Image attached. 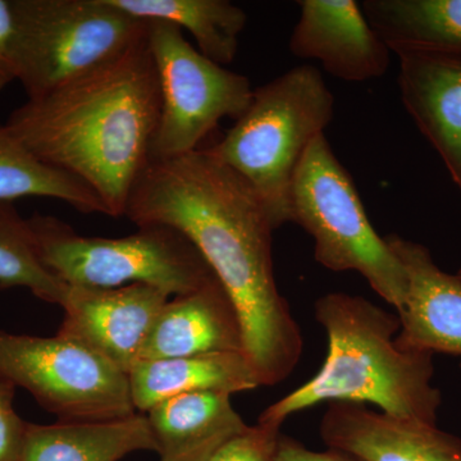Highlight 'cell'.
Here are the masks:
<instances>
[{
  "label": "cell",
  "instance_id": "cell-5",
  "mask_svg": "<svg viewBox=\"0 0 461 461\" xmlns=\"http://www.w3.org/2000/svg\"><path fill=\"white\" fill-rule=\"evenodd\" d=\"M42 266L69 286L144 284L167 295L194 293L217 280L195 245L167 226L139 227L126 238H87L53 215L27 218Z\"/></svg>",
  "mask_w": 461,
  "mask_h": 461
},
{
  "label": "cell",
  "instance_id": "cell-22",
  "mask_svg": "<svg viewBox=\"0 0 461 461\" xmlns=\"http://www.w3.org/2000/svg\"><path fill=\"white\" fill-rule=\"evenodd\" d=\"M0 287H25L42 302L59 306L68 288L42 266L29 221L14 203H0Z\"/></svg>",
  "mask_w": 461,
  "mask_h": 461
},
{
  "label": "cell",
  "instance_id": "cell-21",
  "mask_svg": "<svg viewBox=\"0 0 461 461\" xmlns=\"http://www.w3.org/2000/svg\"><path fill=\"white\" fill-rule=\"evenodd\" d=\"M32 196L65 202L80 213L108 215L102 200L86 184L42 162L7 124L0 123V203Z\"/></svg>",
  "mask_w": 461,
  "mask_h": 461
},
{
  "label": "cell",
  "instance_id": "cell-18",
  "mask_svg": "<svg viewBox=\"0 0 461 461\" xmlns=\"http://www.w3.org/2000/svg\"><path fill=\"white\" fill-rule=\"evenodd\" d=\"M136 451H157L147 417L27 424L17 461H120Z\"/></svg>",
  "mask_w": 461,
  "mask_h": 461
},
{
  "label": "cell",
  "instance_id": "cell-7",
  "mask_svg": "<svg viewBox=\"0 0 461 461\" xmlns=\"http://www.w3.org/2000/svg\"><path fill=\"white\" fill-rule=\"evenodd\" d=\"M12 14L17 81L27 99L122 56L149 25L111 0H12Z\"/></svg>",
  "mask_w": 461,
  "mask_h": 461
},
{
  "label": "cell",
  "instance_id": "cell-13",
  "mask_svg": "<svg viewBox=\"0 0 461 461\" xmlns=\"http://www.w3.org/2000/svg\"><path fill=\"white\" fill-rule=\"evenodd\" d=\"M386 241L408 277L395 341L403 350L461 357V280L442 271L429 249L393 233Z\"/></svg>",
  "mask_w": 461,
  "mask_h": 461
},
{
  "label": "cell",
  "instance_id": "cell-4",
  "mask_svg": "<svg viewBox=\"0 0 461 461\" xmlns=\"http://www.w3.org/2000/svg\"><path fill=\"white\" fill-rule=\"evenodd\" d=\"M333 112L335 96L320 69L294 67L254 89L247 112L206 150L247 182L277 230L291 222L297 168Z\"/></svg>",
  "mask_w": 461,
  "mask_h": 461
},
{
  "label": "cell",
  "instance_id": "cell-17",
  "mask_svg": "<svg viewBox=\"0 0 461 461\" xmlns=\"http://www.w3.org/2000/svg\"><path fill=\"white\" fill-rule=\"evenodd\" d=\"M160 461H206L248 429L230 396L218 393H185L145 412Z\"/></svg>",
  "mask_w": 461,
  "mask_h": 461
},
{
  "label": "cell",
  "instance_id": "cell-1",
  "mask_svg": "<svg viewBox=\"0 0 461 461\" xmlns=\"http://www.w3.org/2000/svg\"><path fill=\"white\" fill-rule=\"evenodd\" d=\"M124 215L138 227H172L195 245L236 306L245 354L262 386L281 384L295 371L302 330L276 281V230L238 173L206 149L150 160Z\"/></svg>",
  "mask_w": 461,
  "mask_h": 461
},
{
  "label": "cell",
  "instance_id": "cell-11",
  "mask_svg": "<svg viewBox=\"0 0 461 461\" xmlns=\"http://www.w3.org/2000/svg\"><path fill=\"white\" fill-rule=\"evenodd\" d=\"M300 17L288 48L302 59L317 60L348 83H366L386 74L391 50L355 0H300Z\"/></svg>",
  "mask_w": 461,
  "mask_h": 461
},
{
  "label": "cell",
  "instance_id": "cell-23",
  "mask_svg": "<svg viewBox=\"0 0 461 461\" xmlns=\"http://www.w3.org/2000/svg\"><path fill=\"white\" fill-rule=\"evenodd\" d=\"M280 429L258 421L221 446L206 461H276Z\"/></svg>",
  "mask_w": 461,
  "mask_h": 461
},
{
  "label": "cell",
  "instance_id": "cell-2",
  "mask_svg": "<svg viewBox=\"0 0 461 461\" xmlns=\"http://www.w3.org/2000/svg\"><path fill=\"white\" fill-rule=\"evenodd\" d=\"M160 105L147 32L122 56L27 99L5 124L42 162L86 184L108 215L122 217L150 162Z\"/></svg>",
  "mask_w": 461,
  "mask_h": 461
},
{
  "label": "cell",
  "instance_id": "cell-19",
  "mask_svg": "<svg viewBox=\"0 0 461 461\" xmlns=\"http://www.w3.org/2000/svg\"><path fill=\"white\" fill-rule=\"evenodd\" d=\"M362 8L397 56L461 58V0H366Z\"/></svg>",
  "mask_w": 461,
  "mask_h": 461
},
{
  "label": "cell",
  "instance_id": "cell-26",
  "mask_svg": "<svg viewBox=\"0 0 461 461\" xmlns=\"http://www.w3.org/2000/svg\"><path fill=\"white\" fill-rule=\"evenodd\" d=\"M276 461H360L351 455L342 453V451L332 450L313 451L305 447L296 439L290 438L287 436L280 437L278 441L277 453H276Z\"/></svg>",
  "mask_w": 461,
  "mask_h": 461
},
{
  "label": "cell",
  "instance_id": "cell-3",
  "mask_svg": "<svg viewBox=\"0 0 461 461\" xmlns=\"http://www.w3.org/2000/svg\"><path fill=\"white\" fill-rule=\"evenodd\" d=\"M329 339L320 372L272 403L259 423L281 427L296 412L324 402L372 403L393 417L436 424L442 397L433 386V355L396 344L399 315L362 296L330 293L315 303Z\"/></svg>",
  "mask_w": 461,
  "mask_h": 461
},
{
  "label": "cell",
  "instance_id": "cell-15",
  "mask_svg": "<svg viewBox=\"0 0 461 461\" xmlns=\"http://www.w3.org/2000/svg\"><path fill=\"white\" fill-rule=\"evenodd\" d=\"M402 104L461 191V58L400 56Z\"/></svg>",
  "mask_w": 461,
  "mask_h": 461
},
{
  "label": "cell",
  "instance_id": "cell-6",
  "mask_svg": "<svg viewBox=\"0 0 461 461\" xmlns=\"http://www.w3.org/2000/svg\"><path fill=\"white\" fill-rule=\"evenodd\" d=\"M291 222L314 240L315 260L332 272H357L384 302L405 304L408 277L386 239L373 229L350 173L326 133L308 148L291 194Z\"/></svg>",
  "mask_w": 461,
  "mask_h": 461
},
{
  "label": "cell",
  "instance_id": "cell-20",
  "mask_svg": "<svg viewBox=\"0 0 461 461\" xmlns=\"http://www.w3.org/2000/svg\"><path fill=\"white\" fill-rule=\"evenodd\" d=\"M133 17L160 20L186 30L198 50L221 66L238 56L240 35L247 27L244 9L229 0H111Z\"/></svg>",
  "mask_w": 461,
  "mask_h": 461
},
{
  "label": "cell",
  "instance_id": "cell-12",
  "mask_svg": "<svg viewBox=\"0 0 461 461\" xmlns=\"http://www.w3.org/2000/svg\"><path fill=\"white\" fill-rule=\"evenodd\" d=\"M320 430L329 448L360 461H461L459 437L436 424L393 417L364 403H330Z\"/></svg>",
  "mask_w": 461,
  "mask_h": 461
},
{
  "label": "cell",
  "instance_id": "cell-16",
  "mask_svg": "<svg viewBox=\"0 0 461 461\" xmlns=\"http://www.w3.org/2000/svg\"><path fill=\"white\" fill-rule=\"evenodd\" d=\"M127 375L133 406L142 414L157 403L185 393H218L230 396L262 386L245 353L139 360Z\"/></svg>",
  "mask_w": 461,
  "mask_h": 461
},
{
  "label": "cell",
  "instance_id": "cell-25",
  "mask_svg": "<svg viewBox=\"0 0 461 461\" xmlns=\"http://www.w3.org/2000/svg\"><path fill=\"white\" fill-rule=\"evenodd\" d=\"M17 80L12 0H0V91Z\"/></svg>",
  "mask_w": 461,
  "mask_h": 461
},
{
  "label": "cell",
  "instance_id": "cell-8",
  "mask_svg": "<svg viewBox=\"0 0 461 461\" xmlns=\"http://www.w3.org/2000/svg\"><path fill=\"white\" fill-rule=\"evenodd\" d=\"M148 41L162 99L150 160L198 150L223 118L247 112L254 94L247 76L203 56L177 26L149 20Z\"/></svg>",
  "mask_w": 461,
  "mask_h": 461
},
{
  "label": "cell",
  "instance_id": "cell-14",
  "mask_svg": "<svg viewBox=\"0 0 461 461\" xmlns=\"http://www.w3.org/2000/svg\"><path fill=\"white\" fill-rule=\"evenodd\" d=\"M214 353H245L241 320L218 280L175 296L163 306L142 346L140 360Z\"/></svg>",
  "mask_w": 461,
  "mask_h": 461
},
{
  "label": "cell",
  "instance_id": "cell-10",
  "mask_svg": "<svg viewBox=\"0 0 461 461\" xmlns=\"http://www.w3.org/2000/svg\"><path fill=\"white\" fill-rule=\"evenodd\" d=\"M58 335L104 357L129 375L158 314L168 303L159 288L132 284L115 288L69 286Z\"/></svg>",
  "mask_w": 461,
  "mask_h": 461
},
{
  "label": "cell",
  "instance_id": "cell-9",
  "mask_svg": "<svg viewBox=\"0 0 461 461\" xmlns=\"http://www.w3.org/2000/svg\"><path fill=\"white\" fill-rule=\"evenodd\" d=\"M0 375L25 388L59 421H105L136 414L129 375L74 339L0 330Z\"/></svg>",
  "mask_w": 461,
  "mask_h": 461
},
{
  "label": "cell",
  "instance_id": "cell-27",
  "mask_svg": "<svg viewBox=\"0 0 461 461\" xmlns=\"http://www.w3.org/2000/svg\"><path fill=\"white\" fill-rule=\"evenodd\" d=\"M457 277L461 280V268L459 269V272L456 273Z\"/></svg>",
  "mask_w": 461,
  "mask_h": 461
},
{
  "label": "cell",
  "instance_id": "cell-24",
  "mask_svg": "<svg viewBox=\"0 0 461 461\" xmlns=\"http://www.w3.org/2000/svg\"><path fill=\"white\" fill-rule=\"evenodd\" d=\"M16 386L0 375V461H17L27 424L14 408Z\"/></svg>",
  "mask_w": 461,
  "mask_h": 461
}]
</instances>
